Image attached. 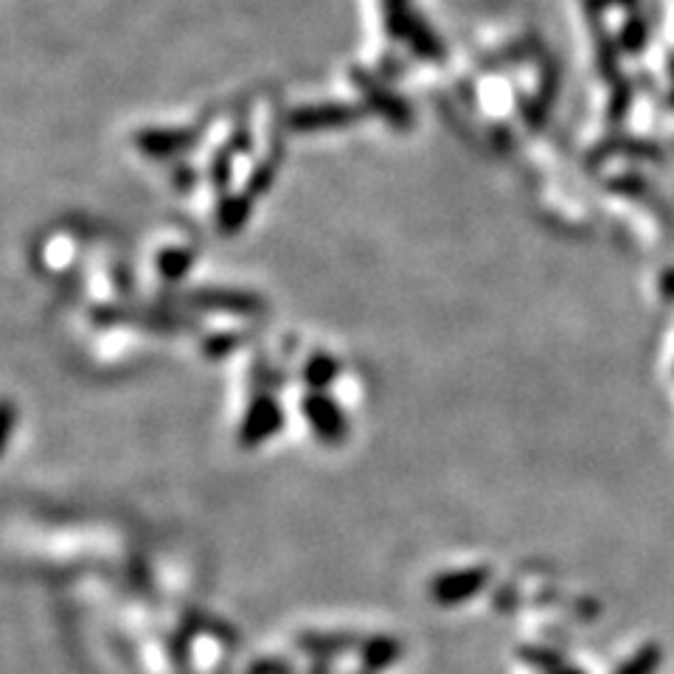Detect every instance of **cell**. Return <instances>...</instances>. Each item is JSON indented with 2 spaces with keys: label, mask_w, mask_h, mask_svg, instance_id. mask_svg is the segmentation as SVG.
Listing matches in <instances>:
<instances>
[{
  "label": "cell",
  "mask_w": 674,
  "mask_h": 674,
  "mask_svg": "<svg viewBox=\"0 0 674 674\" xmlns=\"http://www.w3.org/2000/svg\"><path fill=\"white\" fill-rule=\"evenodd\" d=\"M189 303L194 307H203V310H225V312H236V315H250L261 307L259 298L248 296V292H223V290H203V292H192L189 296Z\"/></svg>",
  "instance_id": "277c9868"
},
{
  "label": "cell",
  "mask_w": 674,
  "mask_h": 674,
  "mask_svg": "<svg viewBox=\"0 0 674 674\" xmlns=\"http://www.w3.org/2000/svg\"><path fill=\"white\" fill-rule=\"evenodd\" d=\"M399 657V643L394 638H368L363 643L365 668H385Z\"/></svg>",
  "instance_id": "5b68a950"
},
{
  "label": "cell",
  "mask_w": 674,
  "mask_h": 674,
  "mask_svg": "<svg viewBox=\"0 0 674 674\" xmlns=\"http://www.w3.org/2000/svg\"><path fill=\"white\" fill-rule=\"evenodd\" d=\"M557 674H581V672H574V668H568V672H557Z\"/></svg>",
  "instance_id": "30bf717a"
},
{
  "label": "cell",
  "mask_w": 674,
  "mask_h": 674,
  "mask_svg": "<svg viewBox=\"0 0 674 674\" xmlns=\"http://www.w3.org/2000/svg\"><path fill=\"white\" fill-rule=\"evenodd\" d=\"M303 650L312 652V655H334V652L349 650L354 643V638L349 635H301L298 638Z\"/></svg>",
  "instance_id": "52a82bcc"
},
{
  "label": "cell",
  "mask_w": 674,
  "mask_h": 674,
  "mask_svg": "<svg viewBox=\"0 0 674 674\" xmlns=\"http://www.w3.org/2000/svg\"><path fill=\"white\" fill-rule=\"evenodd\" d=\"M281 421H285V416H281V408L276 405V399H272V396H259L248 408V414H245V421H242V447L265 445L267 439L279 434Z\"/></svg>",
  "instance_id": "3957f363"
},
{
  "label": "cell",
  "mask_w": 674,
  "mask_h": 674,
  "mask_svg": "<svg viewBox=\"0 0 674 674\" xmlns=\"http://www.w3.org/2000/svg\"><path fill=\"white\" fill-rule=\"evenodd\" d=\"M338 372H341V365L334 363V357L318 352V354H312V360L307 363V368H303V379H307V385H310L312 391H321V388H327L334 377H338Z\"/></svg>",
  "instance_id": "8992f818"
},
{
  "label": "cell",
  "mask_w": 674,
  "mask_h": 674,
  "mask_svg": "<svg viewBox=\"0 0 674 674\" xmlns=\"http://www.w3.org/2000/svg\"><path fill=\"white\" fill-rule=\"evenodd\" d=\"M657 663H661V650H657V646H643V650L635 652L616 674H652L657 668Z\"/></svg>",
  "instance_id": "ba28073f"
},
{
  "label": "cell",
  "mask_w": 674,
  "mask_h": 674,
  "mask_svg": "<svg viewBox=\"0 0 674 674\" xmlns=\"http://www.w3.org/2000/svg\"><path fill=\"white\" fill-rule=\"evenodd\" d=\"M303 416L310 419L318 439H323L327 445H341L349 436V421L343 410L321 391H312V394L303 396Z\"/></svg>",
  "instance_id": "6da1fadb"
},
{
  "label": "cell",
  "mask_w": 674,
  "mask_h": 674,
  "mask_svg": "<svg viewBox=\"0 0 674 674\" xmlns=\"http://www.w3.org/2000/svg\"><path fill=\"white\" fill-rule=\"evenodd\" d=\"M489 576H492L489 568H461L441 574L434 581V599L445 607L464 605V601H470L472 596H478L486 588Z\"/></svg>",
  "instance_id": "7a4b0ae2"
},
{
  "label": "cell",
  "mask_w": 674,
  "mask_h": 674,
  "mask_svg": "<svg viewBox=\"0 0 674 674\" xmlns=\"http://www.w3.org/2000/svg\"><path fill=\"white\" fill-rule=\"evenodd\" d=\"M161 267H163V272H167L169 279H180V276H183V272H186V267H189V259L186 256H163L161 259Z\"/></svg>",
  "instance_id": "9c48e42d"
}]
</instances>
